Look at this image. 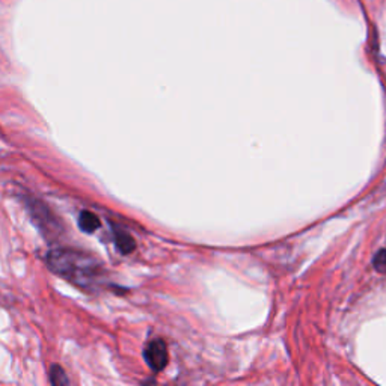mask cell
<instances>
[{
    "label": "cell",
    "mask_w": 386,
    "mask_h": 386,
    "mask_svg": "<svg viewBox=\"0 0 386 386\" xmlns=\"http://www.w3.org/2000/svg\"><path fill=\"white\" fill-rule=\"evenodd\" d=\"M115 243L118 249L123 254H130L136 246L133 237L128 233H125L124 229H119V228L115 229Z\"/></svg>",
    "instance_id": "obj_3"
},
{
    "label": "cell",
    "mask_w": 386,
    "mask_h": 386,
    "mask_svg": "<svg viewBox=\"0 0 386 386\" xmlns=\"http://www.w3.org/2000/svg\"><path fill=\"white\" fill-rule=\"evenodd\" d=\"M374 269L380 273H386V249H382L374 255L373 258Z\"/></svg>",
    "instance_id": "obj_6"
},
{
    "label": "cell",
    "mask_w": 386,
    "mask_h": 386,
    "mask_svg": "<svg viewBox=\"0 0 386 386\" xmlns=\"http://www.w3.org/2000/svg\"><path fill=\"white\" fill-rule=\"evenodd\" d=\"M50 382L53 385H68L70 380H68V377L65 374V371L62 370L61 367H51V371H50Z\"/></svg>",
    "instance_id": "obj_5"
},
{
    "label": "cell",
    "mask_w": 386,
    "mask_h": 386,
    "mask_svg": "<svg viewBox=\"0 0 386 386\" xmlns=\"http://www.w3.org/2000/svg\"><path fill=\"white\" fill-rule=\"evenodd\" d=\"M79 227L85 233H94L100 227V219L92 211H82L79 216Z\"/></svg>",
    "instance_id": "obj_4"
},
{
    "label": "cell",
    "mask_w": 386,
    "mask_h": 386,
    "mask_svg": "<svg viewBox=\"0 0 386 386\" xmlns=\"http://www.w3.org/2000/svg\"><path fill=\"white\" fill-rule=\"evenodd\" d=\"M145 361L152 368L154 371H161L168 364V349L166 344L160 340L152 341L145 349Z\"/></svg>",
    "instance_id": "obj_2"
},
{
    "label": "cell",
    "mask_w": 386,
    "mask_h": 386,
    "mask_svg": "<svg viewBox=\"0 0 386 386\" xmlns=\"http://www.w3.org/2000/svg\"><path fill=\"white\" fill-rule=\"evenodd\" d=\"M49 267L61 277L73 281L74 284L87 287L98 278L100 264L96 258L71 249L51 251L47 256Z\"/></svg>",
    "instance_id": "obj_1"
}]
</instances>
